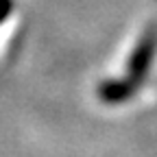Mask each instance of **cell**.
I'll return each mask as SVG.
<instances>
[{"instance_id":"obj_2","label":"cell","mask_w":157,"mask_h":157,"mask_svg":"<svg viewBox=\"0 0 157 157\" xmlns=\"http://www.w3.org/2000/svg\"><path fill=\"white\" fill-rule=\"evenodd\" d=\"M129 94H131V83H122V81H107L98 87V96L107 103H118Z\"/></svg>"},{"instance_id":"obj_3","label":"cell","mask_w":157,"mask_h":157,"mask_svg":"<svg viewBox=\"0 0 157 157\" xmlns=\"http://www.w3.org/2000/svg\"><path fill=\"white\" fill-rule=\"evenodd\" d=\"M13 11V0H0V24L11 15Z\"/></svg>"},{"instance_id":"obj_1","label":"cell","mask_w":157,"mask_h":157,"mask_svg":"<svg viewBox=\"0 0 157 157\" xmlns=\"http://www.w3.org/2000/svg\"><path fill=\"white\" fill-rule=\"evenodd\" d=\"M155 42H157V37L155 33H146L144 39L140 44L135 46L131 59H129V74L131 78H142L148 70V63H151V59H153V52H155Z\"/></svg>"}]
</instances>
